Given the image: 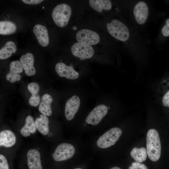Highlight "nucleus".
Here are the masks:
<instances>
[{"label":"nucleus","instance_id":"nucleus-1","mask_svg":"<svg viewBox=\"0 0 169 169\" xmlns=\"http://www.w3.org/2000/svg\"><path fill=\"white\" fill-rule=\"evenodd\" d=\"M146 141V151L149 158L153 161H158L161 156V148L157 131L153 129L149 130L147 132Z\"/></svg>","mask_w":169,"mask_h":169},{"label":"nucleus","instance_id":"nucleus-2","mask_svg":"<svg viewBox=\"0 0 169 169\" xmlns=\"http://www.w3.org/2000/svg\"><path fill=\"white\" fill-rule=\"evenodd\" d=\"M71 15L69 6L65 3L60 4L53 9L52 16L55 23L58 26L63 27L68 24Z\"/></svg>","mask_w":169,"mask_h":169},{"label":"nucleus","instance_id":"nucleus-3","mask_svg":"<svg viewBox=\"0 0 169 169\" xmlns=\"http://www.w3.org/2000/svg\"><path fill=\"white\" fill-rule=\"evenodd\" d=\"M109 33L115 38L122 41H125L129 37V32L127 26L122 22L114 19L107 25Z\"/></svg>","mask_w":169,"mask_h":169},{"label":"nucleus","instance_id":"nucleus-4","mask_svg":"<svg viewBox=\"0 0 169 169\" xmlns=\"http://www.w3.org/2000/svg\"><path fill=\"white\" fill-rule=\"evenodd\" d=\"M122 133L117 127L112 128L100 136L97 142V146L101 148H106L114 145Z\"/></svg>","mask_w":169,"mask_h":169},{"label":"nucleus","instance_id":"nucleus-5","mask_svg":"<svg viewBox=\"0 0 169 169\" xmlns=\"http://www.w3.org/2000/svg\"><path fill=\"white\" fill-rule=\"evenodd\" d=\"M75 152V149L72 145L67 143H62L57 147L52 156L55 161H60L72 158Z\"/></svg>","mask_w":169,"mask_h":169},{"label":"nucleus","instance_id":"nucleus-6","mask_svg":"<svg viewBox=\"0 0 169 169\" xmlns=\"http://www.w3.org/2000/svg\"><path fill=\"white\" fill-rule=\"evenodd\" d=\"M76 38L79 43L86 45H95L100 42L98 34L93 31L85 29L79 30L76 34Z\"/></svg>","mask_w":169,"mask_h":169},{"label":"nucleus","instance_id":"nucleus-7","mask_svg":"<svg viewBox=\"0 0 169 169\" xmlns=\"http://www.w3.org/2000/svg\"><path fill=\"white\" fill-rule=\"evenodd\" d=\"M108 111V108L105 105H98L89 113L85 120L86 123L93 125L98 124L107 114Z\"/></svg>","mask_w":169,"mask_h":169},{"label":"nucleus","instance_id":"nucleus-8","mask_svg":"<svg viewBox=\"0 0 169 169\" xmlns=\"http://www.w3.org/2000/svg\"><path fill=\"white\" fill-rule=\"evenodd\" d=\"M72 54L81 60L91 58L94 55V51L90 45H86L79 43L74 44L71 47Z\"/></svg>","mask_w":169,"mask_h":169},{"label":"nucleus","instance_id":"nucleus-9","mask_svg":"<svg viewBox=\"0 0 169 169\" xmlns=\"http://www.w3.org/2000/svg\"><path fill=\"white\" fill-rule=\"evenodd\" d=\"M55 69L59 76L68 79H76L79 76V73L75 70L72 65L68 66L63 62L57 63L55 66Z\"/></svg>","mask_w":169,"mask_h":169},{"label":"nucleus","instance_id":"nucleus-10","mask_svg":"<svg viewBox=\"0 0 169 169\" xmlns=\"http://www.w3.org/2000/svg\"><path fill=\"white\" fill-rule=\"evenodd\" d=\"M80 103L79 97L74 95L71 97L67 101L65 106V115L68 120H72L78 111Z\"/></svg>","mask_w":169,"mask_h":169},{"label":"nucleus","instance_id":"nucleus-11","mask_svg":"<svg viewBox=\"0 0 169 169\" xmlns=\"http://www.w3.org/2000/svg\"><path fill=\"white\" fill-rule=\"evenodd\" d=\"M133 14L135 19L138 23L144 24L146 21L149 14V8L146 3L144 1H140L135 6Z\"/></svg>","mask_w":169,"mask_h":169},{"label":"nucleus","instance_id":"nucleus-12","mask_svg":"<svg viewBox=\"0 0 169 169\" xmlns=\"http://www.w3.org/2000/svg\"><path fill=\"white\" fill-rule=\"evenodd\" d=\"M23 66L20 61L15 60L12 62L10 65L9 72L6 76V79L11 83L20 80L21 76L18 74L22 72Z\"/></svg>","mask_w":169,"mask_h":169},{"label":"nucleus","instance_id":"nucleus-13","mask_svg":"<svg viewBox=\"0 0 169 169\" xmlns=\"http://www.w3.org/2000/svg\"><path fill=\"white\" fill-rule=\"evenodd\" d=\"M20 60L27 75L30 76L35 74L36 70L33 65L34 58L32 54L27 53L22 55Z\"/></svg>","mask_w":169,"mask_h":169},{"label":"nucleus","instance_id":"nucleus-14","mask_svg":"<svg viewBox=\"0 0 169 169\" xmlns=\"http://www.w3.org/2000/svg\"><path fill=\"white\" fill-rule=\"evenodd\" d=\"M33 32L40 45L46 47L48 45L49 37L47 29L45 26L37 24L33 27Z\"/></svg>","mask_w":169,"mask_h":169},{"label":"nucleus","instance_id":"nucleus-15","mask_svg":"<svg viewBox=\"0 0 169 169\" xmlns=\"http://www.w3.org/2000/svg\"><path fill=\"white\" fill-rule=\"evenodd\" d=\"M27 163L29 169H42L39 152L35 149L29 150L27 153Z\"/></svg>","mask_w":169,"mask_h":169},{"label":"nucleus","instance_id":"nucleus-16","mask_svg":"<svg viewBox=\"0 0 169 169\" xmlns=\"http://www.w3.org/2000/svg\"><path fill=\"white\" fill-rule=\"evenodd\" d=\"M161 82L160 102L163 106L169 108V75L164 76Z\"/></svg>","mask_w":169,"mask_h":169},{"label":"nucleus","instance_id":"nucleus-17","mask_svg":"<svg viewBox=\"0 0 169 169\" xmlns=\"http://www.w3.org/2000/svg\"><path fill=\"white\" fill-rule=\"evenodd\" d=\"M16 137L11 131L5 130L0 133V146L6 147L13 146L16 142Z\"/></svg>","mask_w":169,"mask_h":169},{"label":"nucleus","instance_id":"nucleus-18","mask_svg":"<svg viewBox=\"0 0 169 169\" xmlns=\"http://www.w3.org/2000/svg\"><path fill=\"white\" fill-rule=\"evenodd\" d=\"M53 100L52 96L48 94H45L42 96L38 107V110L42 114L47 116L51 115L52 111L51 105Z\"/></svg>","mask_w":169,"mask_h":169},{"label":"nucleus","instance_id":"nucleus-19","mask_svg":"<svg viewBox=\"0 0 169 169\" xmlns=\"http://www.w3.org/2000/svg\"><path fill=\"white\" fill-rule=\"evenodd\" d=\"M27 88L32 94L29 99V104L33 106H38L40 101V97L38 94L40 89L39 85L36 82H31L28 84Z\"/></svg>","mask_w":169,"mask_h":169},{"label":"nucleus","instance_id":"nucleus-20","mask_svg":"<svg viewBox=\"0 0 169 169\" xmlns=\"http://www.w3.org/2000/svg\"><path fill=\"white\" fill-rule=\"evenodd\" d=\"M89 4L92 9L99 13L110 10L112 7V2L109 0H90Z\"/></svg>","mask_w":169,"mask_h":169},{"label":"nucleus","instance_id":"nucleus-21","mask_svg":"<svg viewBox=\"0 0 169 169\" xmlns=\"http://www.w3.org/2000/svg\"><path fill=\"white\" fill-rule=\"evenodd\" d=\"M49 120L47 116L41 114L36 118L35 124L38 131L44 135H47L49 132Z\"/></svg>","mask_w":169,"mask_h":169},{"label":"nucleus","instance_id":"nucleus-22","mask_svg":"<svg viewBox=\"0 0 169 169\" xmlns=\"http://www.w3.org/2000/svg\"><path fill=\"white\" fill-rule=\"evenodd\" d=\"M36 128L33 117L29 115L26 117L25 124L21 129L20 132L23 136L27 137L30 136L31 133H34Z\"/></svg>","mask_w":169,"mask_h":169},{"label":"nucleus","instance_id":"nucleus-23","mask_svg":"<svg viewBox=\"0 0 169 169\" xmlns=\"http://www.w3.org/2000/svg\"><path fill=\"white\" fill-rule=\"evenodd\" d=\"M16 50V46L13 42H7L0 50V59H5L9 58L12 53H15Z\"/></svg>","mask_w":169,"mask_h":169},{"label":"nucleus","instance_id":"nucleus-24","mask_svg":"<svg viewBox=\"0 0 169 169\" xmlns=\"http://www.w3.org/2000/svg\"><path fill=\"white\" fill-rule=\"evenodd\" d=\"M17 26L13 22L8 20L0 22V34L7 35L14 33L17 30Z\"/></svg>","mask_w":169,"mask_h":169},{"label":"nucleus","instance_id":"nucleus-25","mask_svg":"<svg viewBox=\"0 0 169 169\" xmlns=\"http://www.w3.org/2000/svg\"><path fill=\"white\" fill-rule=\"evenodd\" d=\"M130 154L131 157L136 162L140 163L146 161L147 158V151L144 147L140 148L134 147L131 151Z\"/></svg>","mask_w":169,"mask_h":169},{"label":"nucleus","instance_id":"nucleus-26","mask_svg":"<svg viewBox=\"0 0 169 169\" xmlns=\"http://www.w3.org/2000/svg\"><path fill=\"white\" fill-rule=\"evenodd\" d=\"M0 169H9L7 159L3 155H0Z\"/></svg>","mask_w":169,"mask_h":169},{"label":"nucleus","instance_id":"nucleus-27","mask_svg":"<svg viewBox=\"0 0 169 169\" xmlns=\"http://www.w3.org/2000/svg\"><path fill=\"white\" fill-rule=\"evenodd\" d=\"M128 169H148L147 166L144 164L137 162H134L130 166Z\"/></svg>","mask_w":169,"mask_h":169},{"label":"nucleus","instance_id":"nucleus-28","mask_svg":"<svg viewBox=\"0 0 169 169\" xmlns=\"http://www.w3.org/2000/svg\"><path fill=\"white\" fill-rule=\"evenodd\" d=\"M24 3L28 4L36 5L44 1L42 0H22Z\"/></svg>","mask_w":169,"mask_h":169},{"label":"nucleus","instance_id":"nucleus-29","mask_svg":"<svg viewBox=\"0 0 169 169\" xmlns=\"http://www.w3.org/2000/svg\"><path fill=\"white\" fill-rule=\"evenodd\" d=\"M161 31L164 36L166 37L169 36V25H165L163 27Z\"/></svg>","mask_w":169,"mask_h":169},{"label":"nucleus","instance_id":"nucleus-30","mask_svg":"<svg viewBox=\"0 0 169 169\" xmlns=\"http://www.w3.org/2000/svg\"><path fill=\"white\" fill-rule=\"evenodd\" d=\"M110 169H121L119 167L115 166V167H113Z\"/></svg>","mask_w":169,"mask_h":169},{"label":"nucleus","instance_id":"nucleus-31","mask_svg":"<svg viewBox=\"0 0 169 169\" xmlns=\"http://www.w3.org/2000/svg\"><path fill=\"white\" fill-rule=\"evenodd\" d=\"M166 24L169 25V19H167L166 20Z\"/></svg>","mask_w":169,"mask_h":169},{"label":"nucleus","instance_id":"nucleus-32","mask_svg":"<svg viewBox=\"0 0 169 169\" xmlns=\"http://www.w3.org/2000/svg\"><path fill=\"white\" fill-rule=\"evenodd\" d=\"M48 136L49 137H51L52 136V133H49Z\"/></svg>","mask_w":169,"mask_h":169},{"label":"nucleus","instance_id":"nucleus-33","mask_svg":"<svg viewBox=\"0 0 169 169\" xmlns=\"http://www.w3.org/2000/svg\"><path fill=\"white\" fill-rule=\"evenodd\" d=\"M74 169H82L80 168H76Z\"/></svg>","mask_w":169,"mask_h":169}]
</instances>
